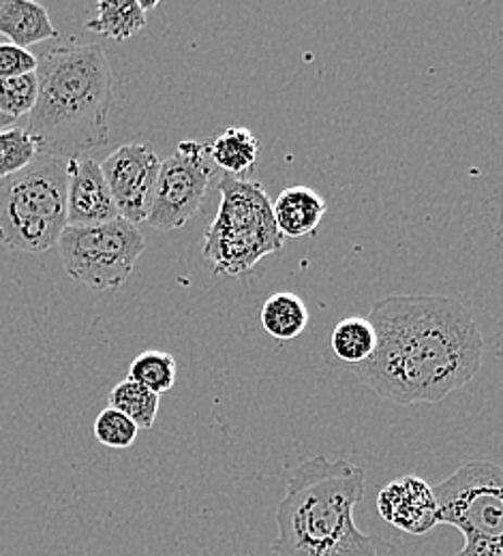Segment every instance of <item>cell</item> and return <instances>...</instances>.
I'll list each match as a JSON object with an SVG mask.
<instances>
[{"instance_id":"8992f818","label":"cell","mask_w":503,"mask_h":556,"mask_svg":"<svg viewBox=\"0 0 503 556\" xmlns=\"http://www.w3.org/2000/svg\"><path fill=\"white\" fill-rule=\"evenodd\" d=\"M439 525L461 531L465 544L454 556H503V469L469 460L432 486Z\"/></svg>"},{"instance_id":"2e32d148","label":"cell","mask_w":503,"mask_h":556,"mask_svg":"<svg viewBox=\"0 0 503 556\" xmlns=\"http://www.w3.org/2000/svg\"><path fill=\"white\" fill-rule=\"evenodd\" d=\"M209 152L216 167L240 178V174L253 167L260 154V141L244 127H229L209 143Z\"/></svg>"},{"instance_id":"9c48e42d","label":"cell","mask_w":503,"mask_h":556,"mask_svg":"<svg viewBox=\"0 0 503 556\" xmlns=\"http://www.w3.org/2000/svg\"><path fill=\"white\" fill-rule=\"evenodd\" d=\"M118 214L138 225L148 218L161 161L146 143H125L101 163Z\"/></svg>"},{"instance_id":"e0dca14e","label":"cell","mask_w":503,"mask_h":556,"mask_svg":"<svg viewBox=\"0 0 503 556\" xmlns=\"http://www.w3.org/2000/svg\"><path fill=\"white\" fill-rule=\"evenodd\" d=\"M330 348L339 359L350 366L366 362L377 348V334L368 317H348L332 330Z\"/></svg>"},{"instance_id":"7a4b0ae2","label":"cell","mask_w":503,"mask_h":556,"mask_svg":"<svg viewBox=\"0 0 503 556\" xmlns=\"http://www.w3.org/2000/svg\"><path fill=\"white\" fill-rule=\"evenodd\" d=\"M364 492L356 463L315 456L300 465L277 505V556H399L394 542L360 531L354 509Z\"/></svg>"},{"instance_id":"44dd1931","label":"cell","mask_w":503,"mask_h":556,"mask_svg":"<svg viewBox=\"0 0 503 556\" xmlns=\"http://www.w3.org/2000/svg\"><path fill=\"white\" fill-rule=\"evenodd\" d=\"M37 97H39L37 73L0 79V112L13 121L28 116L35 110Z\"/></svg>"},{"instance_id":"30bf717a","label":"cell","mask_w":503,"mask_h":556,"mask_svg":"<svg viewBox=\"0 0 503 556\" xmlns=\"http://www.w3.org/2000/svg\"><path fill=\"white\" fill-rule=\"evenodd\" d=\"M379 516L410 535H427L439 525V507L432 486L416 476L392 480L377 494Z\"/></svg>"},{"instance_id":"7402d4cb","label":"cell","mask_w":503,"mask_h":556,"mask_svg":"<svg viewBox=\"0 0 503 556\" xmlns=\"http://www.w3.org/2000/svg\"><path fill=\"white\" fill-rule=\"evenodd\" d=\"M92 430L101 445L114 447V450H127L136 443L140 428L125 414L108 407L97 416Z\"/></svg>"},{"instance_id":"3957f363","label":"cell","mask_w":503,"mask_h":556,"mask_svg":"<svg viewBox=\"0 0 503 556\" xmlns=\"http://www.w3.org/2000/svg\"><path fill=\"white\" fill-rule=\"evenodd\" d=\"M39 97L26 134L43 156L73 159L110 141L114 75L97 43H70L41 54Z\"/></svg>"},{"instance_id":"ac0fdd59","label":"cell","mask_w":503,"mask_h":556,"mask_svg":"<svg viewBox=\"0 0 503 556\" xmlns=\"http://www.w3.org/2000/svg\"><path fill=\"white\" fill-rule=\"evenodd\" d=\"M108 401L112 409L125 414L140 430H150L156 421L161 396L131 379H125L110 392Z\"/></svg>"},{"instance_id":"9a60e30c","label":"cell","mask_w":503,"mask_h":556,"mask_svg":"<svg viewBox=\"0 0 503 556\" xmlns=\"http://www.w3.org/2000/svg\"><path fill=\"white\" fill-rule=\"evenodd\" d=\"M262 328L277 341H293L309 326V308L300 295L291 291L273 293L260 311Z\"/></svg>"},{"instance_id":"cb8c5ba5","label":"cell","mask_w":503,"mask_h":556,"mask_svg":"<svg viewBox=\"0 0 503 556\" xmlns=\"http://www.w3.org/2000/svg\"><path fill=\"white\" fill-rule=\"evenodd\" d=\"M11 127H15V121L0 112V131H7V129H11Z\"/></svg>"},{"instance_id":"d4e9b609","label":"cell","mask_w":503,"mask_h":556,"mask_svg":"<svg viewBox=\"0 0 503 556\" xmlns=\"http://www.w3.org/2000/svg\"><path fill=\"white\" fill-rule=\"evenodd\" d=\"M502 270H503V266H502Z\"/></svg>"},{"instance_id":"277c9868","label":"cell","mask_w":503,"mask_h":556,"mask_svg":"<svg viewBox=\"0 0 503 556\" xmlns=\"http://www.w3.org/2000/svg\"><path fill=\"white\" fill-rule=\"evenodd\" d=\"M221 204L206 229L202 257L218 277H242L284 251L273 202L260 182L223 174Z\"/></svg>"},{"instance_id":"ba28073f","label":"cell","mask_w":503,"mask_h":556,"mask_svg":"<svg viewBox=\"0 0 503 556\" xmlns=\"http://www.w3.org/2000/svg\"><path fill=\"white\" fill-rule=\"evenodd\" d=\"M209 143L185 139L159 167L146 223L159 231L185 227L202 208L215 176Z\"/></svg>"},{"instance_id":"603a6c76","label":"cell","mask_w":503,"mask_h":556,"mask_svg":"<svg viewBox=\"0 0 503 556\" xmlns=\"http://www.w3.org/2000/svg\"><path fill=\"white\" fill-rule=\"evenodd\" d=\"M39 59L26 48L13 43H0V79L37 73Z\"/></svg>"},{"instance_id":"7c38bea8","label":"cell","mask_w":503,"mask_h":556,"mask_svg":"<svg viewBox=\"0 0 503 556\" xmlns=\"http://www.w3.org/2000/svg\"><path fill=\"white\" fill-rule=\"evenodd\" d=\"M0 35L13 46L28 48L56 39L61 33L43 4L33 0H0Z\"/></svg>"},{"instance_id":"52a82bcc","label":"cell","mask_w":503,"mask_h":556,"mask_svg":"<svg viewBox=\"0 0 503 556\" xmlns=\"http://www.w3.org/2000/svg\"><path fill=\"white\" fill-rule=\"evenodd\" d=\"M144 251V233L123 216L90 227L67 225L59 240L65 273L92 291L123 287Z\"/></svg>"},{"instance_id":"d6986e66","label":"cell","mask_w":503,"mask_h":556,"mask_svg":"<svg viewBox=\"0 0 503 556\" xmlns=\"http://www.w3.org/2000/svg\"><path fill=\"white\" fill-rule=\"evenodd\" d=\"M129 379L161 396L176 383V359L165 351H144L131 362Z\"/></svg>"},{"instance_id":"5bb4252c","label":"cell","mask_w":503,"mask_h":556,"mask_svg":"<svg viewBox=\"0 0 503 556\" xmlns=\"http://www.w3.org/2000/svg\"><path fill=\"white\" fill-rule=\"evenodd\" d=\"M146 11L134 0H99L86 30L114 41H127L146 26Z\"/></svg>"},{"instance_id":"5b68a950","label":"cell","mask_w":503,"mask_h":556,"mask_svg":"<svg viewBox=\"0 0 503 556\" xmlns=\"http://www.w3.org/2000/svg\"><path fill=\"white\" fill-rule=\"evenodd\" d=\"M67 159L43 156L0 180V242L20 253L59 247L67 229Z\"/></svg>"},{"instance_id":"4fadbf2b","label":"cell","mask_w":503,"mask_h":556,"mask_svg":"<svg viewBox=\"0 0 503 556\" xmlns=\"http://www.w3.org/2000/svg\"><path fill=\"white\" fill-rule=\"evenodd\" d=\"M326 200L309 187H288L273 202L277 227L284 238L291 240L311 236L326 216Z\"/></svg>"},{"instance_id":"ffe728a7","label":"cell","mask_w":503,"mask_h":556,"mask_svg":"<svg viewBox=\"0 0 503 556\" xmlns=\"http://www.w3.org/2000/svg\"><path fill=\"white\" fill-rule=\"evenodd\" d=\"M39 143L22 127L0 131V180L26 169L39 159Z\"/></svg>"},{"instance_id":"8fae6325","label":"cell","mask_w":503,"mask_h":556,"mask_svg":"<svg viewBox=\"0 0 503 556\" xmlns=\"http://www.w3.org/2000/svg\"><path fill=\"white\" fill-rule=\"evenodd\" d=\"M70 189H67V225L90 227L121 218L114 204L101 165L81 154L67 159Z\"/></svg>"},{"instance_id":"6da1fadb","label":"cell","mask_w":503,"mask_h":556,"mask_svg":"<svg viewBox=\"0 0 503 556\" xmlns=\"http://www.w3.org/2000/svg\"><path fill=\"white\" fill-rule=\"evenodd\" d=\"M368 321L377 348L352 370L386 401L439 403L482 368L485 337L454 298L388 295L373 304Z\"/></svg>"}]
</instances>
